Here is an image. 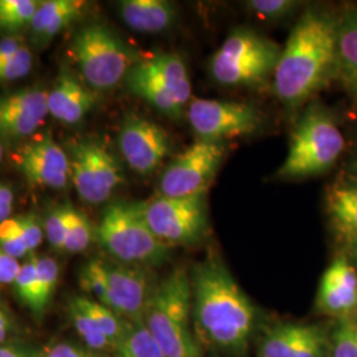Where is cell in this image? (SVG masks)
Wrapping results in <instances>:
<instances>
[{
	"instance_id": "obj_25",
	"label": "cell",
	"mask_w": 357,
	"mask_h": 357,
	"mask_svg": "<svg viewBox=\"0 0 357 357\" xmlns=\"http://www.w3.org/2000/svg\"><path fill=\"white\" fill-rule=\"evenodd\" d=\"M114 357H166L143 321H128V328L115 349Z\"/></svg>"
},
{
	"instance_id": "obj_31",
	"label": "cell",
	"mask_w": 357,
	"mask_h": 357,
	"mask_svg": "<svg viewBox=\"0 0 357 357\" xmlns=\"http://www.w3.org/2000/svg\"><path fill=\"white\" fill-rule=\"evenodd\" d=\"M73 212L75 209L72 206L61 205L59 208L52 209L45 218L44 231L48 243L53 249L63 252L66 233L69 229Z\"/></svg>"
},
{
	"instance_id": "obj_19",
	"label": "cell",
	"mask_w": 357,
	"mask_h": 357,
	"mask_svg": "<svg viewBox=\"0 0 357 357\" xmlns=\"http://www.w3.org/2000/svg\"><path fill=\"white\" fill-rule=\"evenodd\" d=\"M94 97L76 77L63 72L56 85L48 91V112L56 119L73 125L89 112Z\"/></svg>"
},
{
	"instance_id": "obj_43",
	"label": "cell",
	"mask_w": 357,
	"mask_h": 357,
	"mask_svg": "<svg viewBox=\"0 0 357 357\" xmlns=\"http://www.w3.org/2000/svg\"><path fill=\"white\" fill-rule=\"evenodd\" d=\"M352 246H354V253H355V257H356L357 259V240L356 241H354V243H352Z\"/></svg>"
},
{
	"instance_id": "obj_6",
	"label": "cell",
	"mask_w": 357,
	"mask_h": 357,
	"mask_svg": "<svg viewBox=\"0 0 357 357\" xmlns=\"http://www.w3.org/2000/svg\"><path fill=\"white\" fill-rule=\"evenodd\" d=\"M342 131L319 105H312L294 128L278 178H307L331 168L344 150Z\"/></svg>"
},
{
	"instance_id": "obj_41",
	"label": "cell",
	"mask_w": 357,
	"mask_h": 357,
	"mask_svg": "<svg viewBox=\"0 0 357 357\" xmlns=\"http://www.w3.org/2000/svg\"><path fill=\"white\" fill-rule=\"evenodd\" d=\"M24 44L16 38H6L0 41V63L13 57Z\"/></svg>"
},
{
	"instance_id": "obj_29",
	"label": "cell",
	"mask_w": 357,
	"mask_h": 357,
	"mask_svg": "<svg viewBox=\"0 0 357 357\" xmlns=\"http://www.w3.org/2000/svg\"><path fill=\"white\" fill-rule=\"evenodd\" d=\"M15 293L19 301L28 307L32 314L36 308L38 299V271H36V255H29L22 264L20 270L13 282Z\"/></svg>"
},
{
	"instance_id": "obj_14",
	"label": "cell",
	"mask_w": 357,
	"mask_h": 357,
	"mask_svg": "<svg viewBox=\"0 0 357 357\" xmlns=\"http://www.w3.org/2000/svg\"><path fill=\"white\" fill-rule=\"evenodd\" d=\"M119 149L135 172L146 175L163 163L171 151L166 130L146 118L128 115L119 131Z\"/></svg>"
},
{
	"instance_id": "obj_21",
	"label": "cell",
	"mask_w": 357,
	"mask_h": 357,
	"mask_svg": "<svg viewBox=\"0 0 357 357\" xmlns=\"http://www.w3.org/2000/svg\"><path fill=\"white\" fill-rule=\"evenodd\" d=\"M332 225L343 238L357 240V180L335 184L327 195Z\"/></svg>"
},
{
	"instance_id": "obj_16",
	"label": "cell",
	"mask_w": 357,
	"mask_h": 357,
	"mask_svg": "<svg viewBox=\"0 0 357 357\" xmlns=\"http://www.w3.org/2000/svg\"><path fill=\"white\" fill-rule=\"evenodd\" d=\"M328 342L318 326L284 323L262 337L258 357H324Z\"/></svg>"
},
{
	"instance_id": "obj_3",
	"label": "cell",
	"mask_w": 357,
	"mask_h": 357,
	"mask_svg": "<svg viewBox=\"0 0 357 357\" xmlns=\"http://www.w3.org/2000/svg\"><path fill=\"white\" fill-rule=\"evenodd\" d=\"M142 321L166 357H203L192 321L190 274L175 268L155 284Z\"/></svg>"
},
{
	"instance_id": "obj_12",
	"label": "cell",
	"mask_w": 357,
	"mask_h": 357,
	"mask_svg": "<svg viewBox=\"0 0 357 357\" xmlns=\"http://www.w3.org/2000/svg\"><path fill=\"white\" fill-rule=\"evenodd\" d=\"M187 118L197 139L224 142L252 135L261 116L252 105L218 100H196L187 107Z\"/></svg>"
},
{
	"instance_id": "obj_4",
	"label": "cell",
	"mask_w": 357,
	"mask_h": 357,
	"mask_svg": "<svg viewBox=\"0 0 357 357\" xmlns=\"http://www.w3.org/2000/svg\"><path fill=\"white\" fill-rule=\"evenodd\" d=\"M97 238L114 261L134 268L165 264L171 248L149 228L138 204L128 203H114L105 209Z\"/></svg>"
},
{
	"instance_id": "obj_1",
	"label": "cell",
	"mask_w": 357,
	"mask_h": 357,
	"mask_svg": "<svg viewBox=\"0 0 357 357\" xmlns=\"http://www.w3.org/2000/svg\"><path fill=\"white\" fill-rule=\"evenodd\" d=\"M192 321L199 343L237 356L252 342L257 311L221 257L211 252L192 268Z\"/></svg>"
},
{
	"instance_id": "obj_24",
	"label": "cell",
	"mask_w": 357,
	"mask_h": 357,
	"mask_svg": "<svg viewBox=\"0 0 357 357\" xmlns=\"http://www.w3.org/2000/svg\"><path fill=\"white\" fill-rule=\"evenodd\" d=\"M68 314L72 320L75 330L86 348H89L90 351H93L98 355H101V354H113L114 355V345L105 336V333L97 326V323L91 319V317L86 312V310L81 305L78 296H73L69 301Z\"/></svg>"
},
{
	"instance_id": "obj_13",
	"label": "cell",
	"mask_w": 357,
	"mask_h": 357,
	"mask_svg": "<svg viewBox=\"0 0 357 357\" xmlns=\"http://www.w3.org/2000/svg\"><path fill=\"white\" fill-rule=\"evenodd\" d=\"M69 166L79 197L89 204L106 202L122 183L121 167L100 142L75 144Z\"/></svg>"
},
{
	"instance_id": "obj_45",
	"label": "cell",
	"mask_w": 357,
	"mask_h": 357,
	"mask_svg": "<svg viewBox=\"0 0 357 357\" xmlns=\"http://www.w3.org/2000/svg\"><path fill=\"white\" fill-rule=\"evenodd\" d=\"M31 357H43V355H41V354H38V352H36V351H35V352H33V355H32V356Z\"/></svg>"
},
{
	"instance_id": "obj_5",
	"label": "cell",
	"mask_w": 357,
	"mask_h": 357,
	"mask_svg": "<svg viewBox=\"0 0 357 357\" xmlns=\"http://www.w3.org/2000/svg\"><path fill=\"white\" fill-rule=\"evenodd\" d=\"M78 282L94 301L128 321L142 320L155 287L143 268L101 258L82 266Z\"/></svg>"
},
{
	"instance_id": "obj_15",
	"label": "cell",
	"mask_w": 357,
	"mask_h": 357,
	"mask_svg": "<svg viewBox=\"0 0 357 357\" xmlns=\"http://www.w3.org/2000/svg\"><path fill=\"white\" fill-rule=\"evenodd\" d=\"M19 167L29 184L53 190L66 187L70 174L66 153L50 135L26 144L20 153Z\"/></svg>"
},
{
	"instance_id": "obj_9",
	"label": "cell",
	"mask_w": 357,
	"mask_h": 357,
	"mask_svg": "<svg viewBox=\"0 0 357 357\" xmlns=\"http://www.w3.org/2000/svg\"><path fill=\"white\" fill-rule=\"evenodd\" d=\"M72 48L82 76L93 89L114 88L139 63L137 53L102 24L82 28Z\"/></svg>"
},
{
	"instance_id": "obj_42",
	"label": "cell",
	"mask_w": 357,
	"mask_h": 357,
	"mask_svg": "<svg viewBox=\"0 0 357 357\" xmlns=\"http://www.w3.org/2000/svg\"><path fill=\"white\" fill-rule=\"evenodd\" d=\"M13 327V321L10 319L8 314L0 307V344L7 343Z\"/></svg>"
},
{
	"instance_id": "obj_44",
	"label": "cell",
	"mask_w": 357,
	"mask_h": 357,
	"mask_svg": "<svg viewBox=\"0 0 357 357\" xmlns=\"http://www.w3.org/2000/svg\"><path fill=\"white\" fill-rule=\"evenodd\" d=\"M3 153H4V151H3V146L0 144V162H1V159H3Z\"/></svg>"
},
{
	"instance_id": "obj_40",
	"label": "cell",
	"mask_w": 357,
	"mask_h": 357,
	"mask_svg": "<svg viewBox=\"0 0 357 357\" xmlns=\"http://www.w3.org/2000/svg\"><path fill=\"white\" fill-rule=\"evenodd\" d=\"M13 209V193L11 188L0 183V222L8 220Z\"/></svg>"
},
{
	"instance_id": "obj_11",
	"label": "cell",
	"mask_w": 357,
	"mask_h": 357,
	"mask_svg": "<svg viewBox=\"0 0 357 357\" xmlns=\"http://www.w3.org/2000/svg\"><path fill=\"white\" fill-rule=\"evenodd\" d=\"M224 142L197 139L168 165L159 181L160 196L188 197L204 193L225 156Z\"/></svg>"
},
{
	"instance_id": "obj_35",
	"label": "cell",
	"mask_w": 357,
	"mask_h": 357,
	"mask_svg": "<svg viewBox=\"0 0 357 357\" xmlns=\"http://www.w3.org/2000/svg\"><path fill=\"white\" fill-rule=\"evenodd\" d=\"M0 249L15 259H20L29 253L19 236L16 217L0 222Z\"/></svg>"
},
{
	"instance_id": "obj_2",
	"label": "cell",
	"mask_w": 357,
	"mask_h": 357,
	"mask_svg": "<svg viewBox=\"0 0 357 357\" xmlns=\"http://www.w3.org/2000/svg\"><path fill=\"white\" fill-rule=\"evenodd\" d=\"M337 72V20L307 10L294 26L274 70V90L287 107H298Z\"/></svg>"
},
{
	"instance_id": "obj_7",
	"label": "cell",
	"mask_w": 357,
	"mask_h": 357,
	"mask_svg": "<svg viewBox=\"0 0 357 357\" xmlns=\"http://www.w3.org/2000/svg\"><path fill=\"white\" fill-rule=\"evenodd\" d=\"M281 52L273 40L240 28L230 33L211 59V73L225 86H258L274 73Z\"/></svg>"
},
{
	"instance_id": "obj_36",
	"label": "cell",
	"mask_w": 357,
	"mask_h": 357,
	"mask_svg": "<svg viewBox=\"0 0 357 357\" xmlns=\"http://www.w3.org/2000/svg\"><path fill=\"white\" fill-rule=\"evenodd\" d=\"M17 231L20 238L26 246L28 252L32 253L35 249H38V245L44 238V231L38 222V218L32 213L17 216Z\"/></svg>"
},
{
	"instance_id": "obj_20",
	"label": "cell",
	"mask_w": 357,
	"mask_h": 357,
	"mask_svg": "<svg viewBox=\"0 0 357 357\" xmlns=\"http://www.w3.org/2000/svg\"><path fill=\"white\" fill-rule=\"evenodd\" d=\"M119 11L131 29L143 33L163 32L176 19V7L167 0H125Z\"/></svg>"
},
{
	"instance_id": "obj_22",
	"label": "cell",
	"mask_w": 357,
	"mask_h": 357,
	"mask_svg": "<svg viewBox=\"0 0 357 357\" xmlns=\"http://www.w3.org/2000/svg\"><path fill=\"white\" fill-rule=\"evenodd\" d=\"M85 7L78 0H47L40 1L35 16L31 22L33 35L40 40H51L61 29L77 19Z\"/></svg>"
},
{
	"instance_id": "obj_17",
	"label": "cell",
	"mask_w": 357,
	"mask_h": 357,
	"mask_svg": "<svg viewBox=\"0 0 357 357\" xmlns=\"http://www.w3.org/2000/svg\"><path fill=\"white\" fill-rule=\"evenodd\" d=\"M48 112V91L26 89L0 97V137L22 139L38 130Z\"/></svg>"
},
{
	"instance_id": "obj_39",
	"label": "cell",
	"mask_w": 357,
	"mask_h": 357,
	"mask_svg": "<svg viewBox=\"0 0 357 357\" xmlns=\"http://www.w3.org/2000/svg\"><path fill=\"white\" fill-rule=\"evenodd\" d=\"M33 349L23 343L7 342L0 344V357H31Z\"/></svg>"
},
{
	"instance_id": "obj_10",
	"label": "cell",
	"mask_w": 357,
	"mask_h": 357,
	"mask_svg": "<svg viewBox=\"0 0 357 357\" xmlns=\"http://www.w3.org/2000/svg\"><path fill=\"white\" fill-rule=\"evenodd\" d=\"M206 192L188 197L158 196L138 208L153 234L168 246L193 245L208 230Z\"/></svg>"
},
{
	"instance_id": "obj_30",
	"label": "cell",
	"mask_w": 357,
	"mask_h": 357,
	"mask_svg": "<svg viewBox=\"0 0 357 357\" xmlns=\"http://www.w3.org/2000/svg\"><path fill=\"white\" fill-rule=\"evenodd\" d=\"M93 241V227L89 218L75 209L73 217L66 233L63 252L78 255L85 252Z\"/></svg>"
},
{
	"instance_id": "obj_38",
	"label": "cell",
	"mask_w": 357,
	"mask_h": 357,
	"mask_svg": "<svg viewBox=\"0 0 357 357\" xmlns=\"http://www.w3.org/2000/svg\"><path fill=\"white\" fill-rule=\"evenodd\" d=\"M20 266L17 259L0 249V284H13Z\"/></svg>"
},
{
	"instance_id": "obj_34",
	"label": "cell",
	"mask_w": 357,
	"mask_h": 357,
	"mask_svg": "<svg viewBox=\"0 0 357 357\" xmlns=\"http://www.w3.org/2000/svg\"><path fill=\"white\" fill-rule=\"evenodd\" d=\"M32 53L23 45L8 60L0 63V82H11L26 76L32 69Z\"/></svg>"
},
{
	"instance_id": "obj_18",
	"label": "cell",
	"mask_w": 357,
	"mask_h": 357,
	"mask_svg": "<svg viewBox=\"0 0 357 357\" xmlns=\"http://www.w3.org/2000/svg\"><path fill=\"white\" fill-rule=\"evenodd\" d=\"M317 307L331 317L348 318L357 308V273L344 255L337 257L320 280Z\"/></svg>"
},
{
	"instance_id": "obj_27",
	"label": "cell",
	"mask_w": 357,
	"mask_h": 357,
	"mask_svg": "<svg viewBox=\"0 0 357 357\" xmlns=\"http://www.w3.org/2000/svg\"><path fill=\"white\" fill-rule=\"evenodd\" d=\"M36 271H38V299L33 315L41 319L51 303L52 296L56 291L60 268L57 262L47 255H36Z\"/></svg>"
},
{
	"instance_id": "obj_37",
	"label": "cell",
	"mask_w": 357,
	"mask_h": 357,
	"mask_svg": "<svg viewBox=\"0 0 357 357\" xmlns=\"http://www.w3.org/2000/svg\"><path fill=\"white\" fill-rule=\"evenodd\" d=\"M43 357H100L98 354L90 351L85 345L73 342H60L43 354Z\"/></svg>"
},
{
	"instance_id": "obj_46",
	"label": "cell",
	"mask_w": 357,
	"mask_h": 357,
	"mask_svg": "<svg viewBox=\"0 0 357 357\" xmlns=\"http://www.w3.org/2000/svg\"><path fill=\"white\" fill-rule=\"evenodd\" d=\"M212 357H220V356H212Z\"/></svg>"
},
{
	"instance_id": "obj_33",
	"label": "cell",
	"mask_w": 357,
	"mask_h": 357,
	"mask_svg": "<svg viewBox=\"0 0 357 357\" xmlns=\"http://www.w3.org/2000/svg\"><path fill=\"white\" fill-rule=\"evenodd\" d=\"M252 13L265 20H281L291 15L298 8L299 3L294 0H252L246 3Z\"/></svg>"
},
{
	"instance_id": "obj_8",
	"label": "cell",
	"mask_w": 357,
	"mask_h": 357,
	"mask_svg": "<svg viewBox=\"0 0 357 357\" xmlns=\"http://www.w3.org/2000/svg\"><path fill=\"white\" fill-rule=\"evenodd\" d=\"M130 90L169 118H180L191 103V78L184 60L160 53L142 60L128 76Z\"/></svg>"
},
{
	"instance_id": "obj_32",
	"label": "cell",
	"mask_w": 357,
	"mask_h": 357,
	"mask_svg": "<svg viewBox=\"0 0 357 357\" xmlns=\"http://www.w3.org/2000/svg\"><path fill=\"white\" fill-rule=\"evenodd\" d=\"M331 357H357V320L345 318L332 332Z\"/></svg>"
},
{
	"instance_id": "obj_26",
	"label": "cell",
	"mask_w": 357,
	"mask_h": 357,
	"mask_svg": "<svg viewBox=\"0 0 357 357\" xmlns=\"http://www.w3.org/2000/svg\"><path fill=\"white\" fill-rule=\"evenodd\" d=\"M81 305L86 310V312L91 317V319L97 323V326L101 328L105 336L113 343L116 349L118 344L121 343L125 331L128 328V320L121 318L114 311L101 305L100 302L94 301L90 296H78Z\"/></svg>"
},
{
	"instance_id": "obj_23",
	"label": "cell",
	"mask_w": 357,
	"mask_h": 357,
	"mask_svg": "<svg viewBox=\"0 0 357 357\" xmlns=\"http://www.w3.org/2000/svg\"><path fill=\"white\" fill-rule=\"evenodd\" d=\"M337 73L357 97V11L337 20Z\"/></svg>"
},
{
	"instance_id": "obj_28",
	"label": "cell",
	"mask_w": 357,
	"mask_h": 357,
	"mask_svg": "<svg viewBox=\"0 0 357 357\" xmlns=\"http://www.w3.org/2000/svg\"><path fill=\"white\" fill-rule=\"evenodd\" d=\"M38 3L36 0H0V29L13 31L31 24Z\"/></svg>"
}]
</instances>
